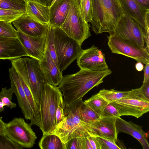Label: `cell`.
Listing matches in <instances>:
<instances>
[{
  "label": "cell",
  "instance_id": "e0dca14e",
  "mask_svg": "<svg viewBox=\"0 0 149 149\" xmlns=\"http://www.w3.org/2000/svg\"><path fill=\"white\" fill-rule=\"evenodd\" d=\"M29 56L18 38L0 36V59L12 60Z\"/></svg>",
  "mask_w": 149,
  "mask_h": 149
},
{
  "label": "cell",
  "instance_id": "74e56055",
  "mask_svg": "<svg viewBox=\"0 0 149 149\" xmlns=\"http://www.w3.org/2000/svg\"><path fill=\"white\" fill-rule=\"evenodd\" d=\"M87 138L92 149H101L100 145L95 136H89Z\"/></svg>",
  "mask_w": 149,
  "mask_h": 149
},
{
  "label": "cell",
  "instance_id": "7bdbcfd3",
  "mask_svg": "<svg viewBox=\"0 0 149 149\" xmlns=\"http://www.w3.org/2000/svg\"><path fill=\"white\" fill-rule=\"evenodd\" d=\"M38 1L46 6L49 7L51 5L53 0H36Z\"/></svg>",
  "mask_w": 149,
  "mask_h": 149
},
{
  "label": "cell",
  "instance_id": "b9f144b4",
  "mask_svg": "<svg viewBox=\"0 0 149 149\" xmlns=\"http://www.w3.org/2000/svg\"><path fill=\"white\" fill-rule=\"evenodd\" d=\"M2 118L0 117V135H6V123L3 121Z\"/></svg>",
  "mask_w": 149,
  "mask_h": 149
},
{
  "label": "cell",
  "instance_id": "d4e9b609",
  "mask_svg": "<svg viewBox=\"0 0 149 149\" xmlns=\"http://www.w3.org/2000/svg\"><path fill=\"white\" fill-rule=\"evenodd\" d=\"M131 91H119L114 89H103L97 93L109 103L120 100L127 95Z\"/></svg>",
  "mask_w": 149,
  "mask_h": 149
},
{
  "label": "cell",
  "instance_id": "ac0fdd59",
  "mask_svg": "<svg viewBox=\"0 0 149 149\" xmlns=\"http://www.w3.org/2000/svg\"><path fill=\"white\" fill-rule=\"evenodd\" d=\"M116 127L118 133L123 132L128 134L137 140L143 149H149L148 134L142 127L131 121H127L120 118H116Z\"/></svg>",
  "mask_w": 149,
  "mask_h": 149
},
{
  "label": "cell",
  "instance_id": "1f68e13d",
  "mask_svg": "<svg viewBox=\"0 0 149 149\" xmlns=\"http://www.w3.org/2000/svg\"><path fill=\"white\" fill-rule=\"evenodd\" d=\"M14 92L11 88L8 89L6 87L2 88L0 92V100L4 106H6L10 109L15 107L16 103L13 102L12 100Z\"/></svg>",
  "mask_w": 149,
  "mask_h": 149
},
{
  "label": "cell",
  "instance_id": "bcb514c9",
  "mask_svg": "<svg viewBox=\"0 0 149 149\" xmlns=\"http://www.w3.org/2000/svg\"><path fill=\"white\" fill-rule=\"evenodd\" d=\"M18 3L25 4V0H9Z\"/></svg>",
  "mask_w": 149,
  "mask_h": 149
},
{
  "label": "cell",
  "instance_id": "f1b7e54d",
  "mask_svg": "<svg viewBox=\"0 0 149 149\" xmlns=\"http://www.w3.org/2000/svg\"><path fill=\"white\" fill-rule=\"evenodd\" d=\"M45 48L49 51L53 61L58 67L55 48L53 28V26L50 25H49L46 35Z\"/></svg>",
  "mask_w": 149,
  "mask_h": 149
},
{
  "label": "cell",
  "instance_id": "e575fe53",
  "mask_svg": "<svg viewBox=\"0 0 149 149\" xmlns=\"http://www.w3.org/2000/svg\"><path fill=\"white\" fill-rule=\"evenodd\" d=\"M22 147L9 139L6 135H0V149H22Z\"/></svg>",
  "mask_w": 149,
  "mask_h": 149
},
{
  "label": "cell",
  "instance_id": "8992f818",
  "mask_svg": "<svg viewBox=\"0 0 149 149\" xmlns=\"http://www.w3.org/2000/svg\"><path fill=\"white\" fill-rule=\"evenodd\" d=\"M52 26L57 62L59 70L62 73L77 58L82 49L78 42L68 36L60 27Z\"/></svg>",
  "mask_w": 149,
  "mask_h": 149
},
{
  "label": "cell",
  "instance_id": "f35d334b",
  "mask_svg": "<svg viewBox=\"0 0 149 149\" xmlns=\"http://www.w3.org/2000/svg\"><path fill=\"white\" fill-rule=\"evenodd\" d=\"M140 88L144 95L149 99V79L143 82V85Z\"/></svg>",
  "mask_w": 149,
  "mask_h": 149
},
{
  "label": "cell",
  "instance_id": "8d00e7d4",
  "mask_svg": "<svg viewBox=\"0 0 149 149\" xmlns=\"http://www.w3.org/2000/svg\"><path fill=\"white\" fill-rule=\"evenodd\" d=\"M65 105V104L63 101V97H62L60 99L58 103L56 111V125L60 123L65 117L64 109Z\"/></svg>",
  "mask_w": 149,
  "mask_h": 149
},
{
  "label": "cell",
  "instance_id": "9a60e30c",
  "mask_svg": "<svg viewBox=\"0 0 149 149\" xmlns=\"http://www.w3.org/2000/svg\"><path fill=\"white\" fill-rule=\"evenodd\" d=\"M17 29L33 37L46 35L49 24H42L28 15L25 13L12 22Z\"/></svg>",
  "mask_w": 149,
  "mask_h": 149
},
{
  "label": "cell",
  "instance_id": "60d3db41",
  "mask_svg": "<svg viewBox=\"0 0 149 149\" xmlns=\"http://www.w3.org/2000/svg\"><path fill=\"white\" fill-rule=\"evenodd\" d=\"M144 77L143 82L149 79V63L146 65L144 69Z\"/></svg>",
  "mask_w": 149,
  "mask_h": 149
},
{
  "label": "cell",
  "instance_id": "ba28073f",
  "mask_svg": "<svg viewBox=\"0 0 149 149\" xmlns=\"http://www.w3.org/2000/svg\"><path fill=\"white\" fill-rule=\"evenodd\" d=\"M111 103L118 110L120 116H130L139 118L149 111V99L140 88L131 90L126 96Z\"/></svg>",
  "mask_w": 149,
  "mask_h": 149
},
{
  "label": "cell",
  "instance_id": "ee69618b",
  "mask_svg": "<svg viewBox=\"0 0 149 149\" xmlns=\"http://www.w3.org/2000/svg\"><path fill=\"white\" fill-rule=\"evenodd\" d=\"M135 68L138 71H141L144 69V65L142 63L140 62H138L135 65Z\"/></svg>",
  "mask_w": 149,
  "mask_h": 149
},
{
  "label": "cell",
  "instance_id": "d6986e66",
  "mask_svg": "<svg viewBox=\"0 0 149 149\" xmlns=\"http://www.w3.org/2000/svg\"><path fill=\"white\" fill-rule=\"evenodd\" d=\"M39 61L45 75L46 83L55 86H58L63 77L62 73L46 48L43 57Z\"/></svg>",
  "mask_w": 149,
  "mask_h": 149
},
{
  "label": "cell",
  "instance_id": "cb8c5ba5",
  "mask_svg": "<svg viewBox=\"0 0 149 149\" xmlns=\"http://www.w3.org/2000/svg\"><path fill=\"white\" fill-rule=\"evenodd\" d=\"M83 102L100 117L109 103L97 93Z\"/></svg>",
  "mask_w": 149,
  "mask_h": 149
},
{
  "label": "cell",
  "instance_id": "52a82bcc",
  "mask_svg": "<svg viewBox=\"0 0 149 149\" xmlns=\"http://www.w3.org/2000/svg\"><path fill=\"white\" fill-rule=\"evenodd\" d=\"M91 25L82 16L75 0H72L67 17L60 28L69 37L81 45L91 36Z\"/></svg>",
  "mask_w": 149,
  "mask_h": 149
},
{
  "label": "cell",
  "instance_id": "5bb4252c",
  "mask_svg": "<svg viewBox=\"0 0 149 149\" xmlns=\"http://www.w3.org/2000/svg\"><path fill=\"white\" fill-rule=\"evenodd\" d=\"M17 30V38L29 57L38 61L40 60L45 52L46 35L42 36L33 37L25 34L19 29Z\"/></svg>",
  "mask_w": 149,
  "mask_h": 149
},
{
  "label": "cell",
  "instance_id": "6da1fadb",
  "mask_svg": "<svg viewBox=\"0 0 149 149\" xmlns=\"http://www.w3.org/2000/svg\"><path fill=\"white\" fill-rule=\"evenodd\" d=\"M112 73L108 69L100 71L82 69L72 74L63 77L58 86L67 106L82 101L84 96L94 87L103 82V79Z\"/></svg>",
  "mask_w": 149,
  "mask_h": 149
},
{
  "label": "cell",
  "instance_id": "603a6c76",
  "mask_svg": "<svg viewBox=\"0 0 149 149\" xmlns=\"http://www.w3.org/2000/svg\"><path fill=\"white\" fill-rule=\"evenodd\" d=\"M38 145L41 149H65L59 138L56 135L50 134L42 135Z\"/></svg>",
  "mask_w": 149,
  "mask_h": 149
},
{
  "label": "cell",
  "instance_id": "30bf717a",
  "mask_svg": "<svg viewBox=\"0 0 149 149\" xmlns=\"http://www.w3.org/2000/svg\"><path fill=\"white\" fill-rule=\"evenodd\" d=\"M5 131L9 139L23 148L32 147L37 139L31 126L22 118H15L6 123Z\"/></svg>",
  "mask_w": 149,
  "mask_h": 149
},
{
  "label": "cell",
  "instance_id": "d6a6232c",
  "mask_svg": "<svg viewBox=\"0 0 149 149\" xmlns=\"http://www.w3.org/2000/svg\"><path fill=\"white\" fill-rule=\"evenodd\" d=\"M86 137L75 138L70 139L66 144V149H86Z\"/></svg>",
  "mask_w": 149,
  "mask_h": 149
},
{
  "label": "cell",
  "instance_id": "9c48e42d",
  "mask_svg": "<svg viewBox=\"0 0 149 149\" xmlns=\"http://www.w3.org/2000/svg\"><path fill=\"white\" fill-rule=\"evenodd\" d=\"M145 31L135 20L123 14L118 21L113 32L109 35L119 37L127 42L145 48Z\"/></svg>",
  "mask_w": 149,
  "mask_h": 149
},
{
  "label": "cell",
  "instance_id": "2e32d148",
  "mask_svg": "<svg viewBox=\"0 0 149 149\" xmlns=\"http://www.w3.org/2000/svg\"><path fill=\"white\" fill-rule=\"evenodd\" d=\"M11 88L13 90L24 117L26 120H31L33 117V112L22 86L19 76L13 67L9 69Z\"/></svg>",
  "mask_w": 149,
  "mask_h": 149
},
{
  "label": "cell",
  "instance_id": "277c9868",
  "mask_svg": "<svg viewBox=\"0 0 149 149\" xmlns=\"http://www.w3.org/2000/svg\"><path fill=\"white\" fill-rule=\"evenodd\" d=\"M11 61L12 67L26 84L40 108L42 90L46 82L39 61L32 58L26 57L15 59Z\"/></svg>",
  "mask_w": 149,
  "mask_h": 149
},
{
  "label": "cell",
  "instance_id": "8fae6325",
  "mask_svg": "<svg viewBox=\"0 0 149 149\" xmlns=\"http://www.w3.org/2000/svg\"><path fill=\"white\" fill-rule=\"evenodd\" d=\"M108 45L111 52L132 58L146 65L149 63V52L130 44L117 36L109 35Z\"/></svg>",
  "mask_w": 149,
  "mask_h": 149
},
{
  "label": "cell",
  "instance_id": "d590c367",
  "mask_svg": "<svg viewBox=\"0 0 149 149\" xmlns=\"http://www.w3.org/2000/svg\"><path fill=\"white\" fill-rule=\"evenodd\" d=\"M101 117L116 118L120 116L116 108L111 103H109L104 109Z\"/></svg>",
  "mask_w": 149,
  "mask_h": 149
},
{
  "label": "cell",
  "instance_id": "f6af8a7d",
  "mask_svg": "<svg viewBox=\"0 0 149 149\" xmlns=\"http://www.w3.org/2000/svg\"><path fill=\"white\" fill-rule=\"evenodd\" d=\"M4 105L0 100V113L4 110Z\"/></svg>",
  "mask_w": 149,
  "mask_h": 149
},
{
  "label": "cell",
  "instance_id": "7c38bea8",
  "mask_svg": "<svg viewBox=\"0 0 149 149\" xmlns=\"http://www.w3.org/2000/svg\"><path fill=\"white\" fill-rule=\"evenodd\" d=\"M77 59V64L81 69L100 71L108 69L104 54L94 45L82 49Z\"/></svg>",
  "mask_w": 149,
  "mask_h": 149
},
{
  "label": "cell",
  "instance_id": "4316f807",
  "mask_svg": "<svg viewBox=\"0 0 149 149\" xmlns=\"http://www.w3.org/2000/svg\"><path fill=\"white\" fill-rule=\"evenodd\" d=\"M83 17L88 23L91 20L92 7L91 0H75Z\"/></svg>",
  "mask_w": 149,
  "mask_h": 149
},
{
  "label": "cell",
  "instance_id": "5b68a950",
  "mask_svg": "<svg viewBox=\"0 0 149 149\" xmlns=\"http://www.w3.org/2000/svg\"><path fill=\"white\" fill-rule=\"evenodd\" d=\"M62 97V93L58 87L47 83L43 87L40 103L39 127L42 135L49 134L54 128L56 110Z\"/></svg>",
  "mask_w": 149,
  "mask_h": 149
},
{
  "label": "cell",
  "instance_id": "ffe728a7",
  "mask_svg": "<svg viewBox=\"0 0 149 149\" xmlns=\"http://www.w3.org/2000/svg\"><path fill=\"white\" fill-rule=\"evenodd\" d=\"M123 14L133 19L143 28L145 32V17L149 10L144 8L135 0H117Z\"/></svg>",
  "mask_w": 149,
  "mask_h": 149
},
{
  "label": "cell",
  "instance_id": "7402d4cb",
  "mask_svg": "<svg viewBox=\"0 0 149 149\" xmlns=\"http://www.w3.org/2000/svg\"><path fill=\"white\" fill-rule=\"evenodd\" d=\"M26 13L40 22L49 24V7L36 0H25Z\"/></svg>",
  "mask_w": 149,
  "mask_h": 149
},
{
  "label": "cell",
  "instance_id": "484cf974",
  "mask_svg": "<svg viewBox=\"0 0 149 149\" xmlns=\"http://www.w3.org/2000/svg\"><path fill=\"white\" fill-rule=\"evenodd\" d=\"M80 116L81 120L87 123L94 121L100 117L83 101L80 107Z\"/></svg>",
  "mask_w": 149,
  "mask_h": 149
},
{
  "label": "cell",
  "instance_id": "f546056e",
  "mask_svg": "<svg viewBox=\"0 0 149 149\" xmlns=\"http://www.w3.org/2000/svg\"><path fill=\"white\" fill-rule=\"evenodd\" d=\"M95 136L100 145L101 149H121L126 148L123 144L118 140L116 141L102 137Z\"/></svg>",
  "mask_w": 149,
  "mask_h": 149
},
{
  "label": "cell",
  "instance_id": "ab89813d",
  "mask_svg": "<svg viewBox=\"0 0 149 149\" xmlns=\"http://www.w3.org/2000/svg\"><path fill=\"white\" fill-rule=\"evenodd\" d=\"M141 6L147 10H149V0H135Z\"/></svg>",
  "mask_w": 149,
  "mask_h": 149
},
{
  "label": "cell",
  "instance_id": "83f0119b",
  "mask_svg": "<svg viewBox=\"0 0 149 149\" xmlns=\"http://www.w3.org/2000/svg\"><path fill=\"white\" fill-rule=\"evenodd\" d=\"M26 13V10L0 8V21L12 22Z\"/></svg>",
  "mask_w": 149,
  "mask_h": 149
},
{
  "label": "cell",
  "instance_id": "4fadbf2b",
  "mask_svg": "<svg viewBox=\"0 0 149 149\" xmlns=\"http://www.w3.org/2000/svg\"><path fill=\"white\" fill-rule=\"evenodd\" d=\"M116 123V118L100 117L97 120L87 123V130L90 135L116 141L118 140V133Z\"/></svg>",
  "mask_w": 149,
  "mask_h": 149
},
{
  "label": "cell",
  "instance_id": "7a4b0ae2",
  "mask_svg": "<svg viewBox=\"0 0 149 149\" xmlns=\"http://www.w3.org/2000/svg\"><path fill=\"white\" fill-rule=\"evenodd\" d=\"M91 27L97 34L114 31L123 12L117 0H91Z\"/></svg>",
  "mask_w": 149,
  "mask_h": 149
},
{
  "label": "cell",
  "instance_id": "836d02e7",
  "mask_svg": "<svg viewBox=\"0 0 149 149\" xmlns=\"http://www.w3.org/2000/svg\"><path fill=\"white\" fill-rule=\"evenodd\" d=\"M0 8L26 10L25 4L18 3L9 0H0Z\"/></svg>",
  "mask_w": 149,
  "mask_h": 149
},
{
  "label": "cell",
  "instance_id": "3957f363",
  "mask_svg": "<svg viewBox=\"0 0 149 149\" xmlns=\"http://www.w3.org/2000/svg\"><path fill=\"white\" fill-rule=\"evenodd\" d=\"M82 101L64 109L65 117L49 134L57 136L61 140L65 149L68 142L75 138L86 137L91 136L88 132L87 124L82 121L80 118V109Z\"/></svg>",
  "mask_w": 149,
  "mask_h": 149
},
{
  "label": "cell",
  "instance_id": "4dcf8cb0",
  "mask_svg": "<svg viewBox=\"0 0 149 149\" xmlns=\"http://www.w3.org/2000/svg\"><path fill=\"white\" fill-rule=\"evenodd\" d=\"M0 36L17 38V30L12 24V22L0 21Z\"/></svg>",
  "mask_w": 149,
  "mask_h": 149
},
{
  "label": "cell",
  "instance_id": "7dc6e473",
  "mask_svg": "<svg viewBox=\"0 0 149 149\" xmlns=\"http://www.w3.org/2000/svg\"><path fill=\"white\" fill-rule=\"evenodd\" d=\"M57 0H53V2H52V5H52V4H53V3H54L55 2V1H57Z\"/></svg>",
  "mask_w": 149,
  "mask_h": 149
},
{
  "label": "cell",
  "instance_id": "44dd1931",
  "mask_svg": "<svg viewBox=\"0 0 149 149\" xmlns=\"http://www.w3.org/2000/svg\"><path fill=\"white\" fill-rule=\"evenodd\" d=\"M72 0H57L49 8V25L60 27L64 22L70 8Z\"/></svg>",
  "mask_w": 149,
  "mask_h": 149
}]
</instances>
